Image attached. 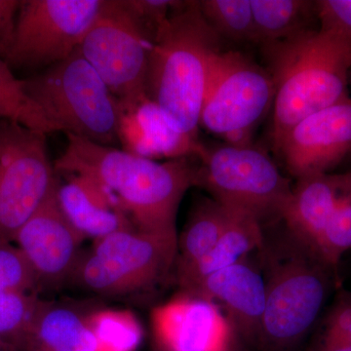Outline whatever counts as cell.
<instances>
[{"mask_svg":"<svg viewBox=\"0 0 351 351\" xmlns=\"http://www.w3.org/2000/svg\"><path fill=\"white\" fill-rule=\"evenodd\" d=\"M55 161L58 174L86 176L107 189L138 230L178 235L176 217L184 193L195 186V156L164 162L66 135Z\"/></svg>","mask_w":351,"mask_h":351,"instance_id":"obj_1","label":"cell"},{"mask_svg":"<svg viewBox=\"0 0 351 351\" xmlns=\"http://www.w3.org/2000/svg\"><path fill=\"white\" fill-rule=\"evenodd\" d=\"M221 41L199 1H179L152 43L147 95L176 130L191 138H198L210 64Z\"/></svg>","mask_w":351,"mask_h":351,"instance_id":"obj_2","label":"cell"},{"mask_svg":"<svg viewBox=\"0 0 351 351\" xmlns=\"http://www.w3.org/2000/svg\"><path fill=\"white\" fill-rule=\"evenodd\" d=\"M276 86L274 147L302 119L348 98L351 43L339 34L307 29L263 48Z\"/></svg>","mask_w":351,"mask_h":351,"instance_id":"obj_3","label":"cell"},{"mask_svg":"<svg viewBox=\"0 0 351 351\" xmlns=\"http://www.w3.org/2000/svg\"><path fill=\"white\" fill-rule=\"evenodd\" d=\"M29 98L66 135L119 147V99L80 50L24 80Z\"/></svg>","mask_w":351,"mask_h":351,"instance_id":"obj_4","label":"cell"},{"mask_svg":"<svg viewBox=\"0 0 351 351\" xmlns=\"http://www.w3.org/2000/svg\"><path fill=\"white\" fill-rule=\"evenodd\" d=\"M292 237L290 249L267 254V304L258 339L278 350L295 345L308 332L331 284V267Z\"/></svg>","mask_w":351,"mask_h":351,"instance_id":"obj_5","label":"cell"},{"mask_svg":"<svg viewBox=\"0 0 351 351\" xmlns=\"http://www.w3.org/2000/svg\"><path fill=\"white\" fill-rule=\"evenodd\" d=\"M177 256L178 235L120 230L82 250L71 282L101 297H125L165 278Z\"/></svg>","mask_w":351,"mask_h":351,"instance_id":"obj_6","label":"cell"},{"mask_svg":"<svg viewBox=\"0 0 351 351\" xmlns=\"http://www.w3.org/2000/svg\"><path fill=\"white\" fill-rule=\"evenodd\" d=\"M195 186L217 202L260 221L282 216L292 186L271 157L253 145H205L196 154Z\"/></svg>","mask_w":351,"mask_h":351,"instance_id":"obj_7","label":"cell"},{"mask_svg":"<svg viewBox=\"0 0 351 351\" xmlns=\"http://www.w3.org/2000/svg\"><path fill=\"white\" fill-rule=\"evenodd\" d=\"M276 86L267 69L235 51L212 60L199 127L230 145H251L256 127L274 108Z\"/></svg>","mask_w":351,"mask_h":351,"instance_id":"obj_8","label":"cell"},{"mask_svg":"<svg viewBox=\"0 0 351 351\" xmlns=\"http://www.w3.org/2000/svg\"><path fill=\"white\" fill-rule=\"evenodd\" d=\"M106 0L21 1L10 38L0 55L10 68H44L71 56Z\"/></svg>","mask_w":351,"mask_h":351,"instance_id":"obj_9","label":"cell"},{"mask_svg":"<svg viewBox=\"0 0 351 351\" xmlns=\"http://www.w3.org/2000/svg\"><path fill=\"white\" fill-rule=\"evenodd\" d=\"M46 137L17 122L0 120V242L14 241L56 188Z\"/></svg>","mask_w":351,"mask_h":351,"instance_id":"obj_10","label":"cell"},{"mask_svg":"<svg viewBox=\"0 0 351 351\" xmlns=\"http://www.w3.org/2000/svg\"><path fill=\"white\" fill-rule=\"evenodd\" d=\"M152 40L124 4L106 0L77 48L119 101L147 94Z\"/></svg>","mask_w":351,"mask_h":351,"instance_id":"obj_11","label":"cell"},{"mask_svg":"<svg viewBox=\"0 0 351 351\" xmlns=\"http://www.w3.org/2000/svg\"><path fill=\"white\" fill-rule=\"evenodd\" d=\"M56 189L14 239L31 265L40 291L57 290L71 282L85 240L62 213Z\"/></svg>","mask_w":351,"mask_h":351,"instance_id":"obj_12","label":"cell"},{"mask_svg":"<svg viewBox=\"0 0 351 351\" xmlns=\"http://www.w3.org/2000/svg\"><path fill=\"white\" fill-rule=\"evenodd\" d=\"M295 178L329 174L351 156V98L308 115L276 147Z\"/></svg>","mask_w":351,"mask_h":351,"instance_id":"obj_13","label":"cell"},{"mask_svg":"<svg viewBox=\"0 0 351 351\" xmlns=\"http://www.w3.org/2000/svg\"><path fill=\"white\" fill-rule=\"evenodd\" d=\"M152 327L160 351H234L232 325L214 302L184 294L156 307Z\"/></svg>","mask_w":351,"mask_h":351,"instance_id":"obj_14","label":"cell"},{"mask_svg":"<svg viewBox=\"0 0 351 351\" xmlns=\"http://www.w3.org/2000/svg\"><path fill=\"white\" fill-rule=\"evenodd\" d=\"M117 137L119 147L151 160L196 156L201 142L176 130L147 94L119 100Z\"/></svg>","mask_w":351,"mask_h":351,"instance_id":"obj_15","label":"cell"},{"mask_svg":"<svg viewBox=\"0 0 351 351\" xmlns=\"http://www.w3.org/2000/svg\"><path fill=\"white\" fill-rule=\"evenodd\" d=\"M184 294L221 302L232 316L235 327L245 337L258 338L267 304V282L245 258L210 274Z\"/></svg>","mask_w":351,"mask_h":351,"instance_id":"obj_16","label":"cell"},{"mask_svg":"<svg viewBox=\"0 0 351 351\" xmlns=\"http://www.w3.org/2000/svg\"><path fill=\"white\" fill-rule=\"evenodd\" d=\"M58 174V173H57ZM56 197L62 213L84 239H103L136 228L110 193L86 176L59 174Z\"/></svg>","mask_w":351,"mask_h":351,"instance_id":"obj_17","label":"cell"},{"mask_svg":"<svg viewBox=\"0 0 351 351\" xmlns=\"http://www.w3.org/2000/svg\"><path fill=\"white\" fill-rule=\"evenodd\" d=\"M297 180L281 218L291 234L318 255L321 237L345 186V174L308 175Z\"/></svg>","mask_w":351,"mask_h":351,"instance_id":"obj_18","label":"cell"},{"mask_svg":"<svg viewBox=\"0 0 351 351\" xmlns=\"http://www.w3.org/2000/svg\"><path fill=\"white\" fill-rule=\"evenodd\" d=\"M230 219L213 249L193 265L177 269V280L184 293L193 290L210 274L243 260L248 254L263 247L261 221L242 210L230 208Z\"/></svg>","mask_w":351,"mask_h":351,"instance_id":"obj_19","label":"cell"},{"mask_svg":"<svg viewBox=\"0 0 351 351\" xmlns=\"http://www.w3.org/2000/svg\"><path fill=\"white\" fill-rule=\"evenodd\" d=\"M91 311L82 313L69 304L44 301L25 351H97L87 324Z\"/></svg>","mask_w":351,"mask_h":351,"instance_id":"obj_20","label":"cell"},{"mask_svg":"<svg viewBox=\"0 0 351 351\" xmlns=\"http://www.w3.org/2000/svg\"><path fill=\"white\" fill-rule=\"evenodd\" d=\"M230 219V209L213 198L196 200L189 219L178 235L176 270L193 265L209 253L218 243Z\"/></svg>","mask_w":351,"mask_h":351,"instance_id":"obj_21","label":"cell"},{"mask_svg":"<svg viewBox=\"0 0 351 351\" xmlns=\"http://www.w3.org/2000/svg\"><path fill=\"white\" fill-rule=\"evenodd\" d=\"M256 44L263 48L283 43L311 29L316 1L308 0H250ZM317 16V15H316Z\"/></svg>","mask_w":351,"mask_h":351,"instance_id":"obj_22","label":"cell"},{"mask_svg":"<svg viewBox=\"0 0 351 351\" xmlns=\"http://www.w3.org/2000/svg\"><path fill=\"white\" fill-rule=\"evenodd\" d=\"M87 324L96 339L97 351H136L142 343V326L131 311L95 309Z\"/></svg>","mask_w":351,"mask_h":351,"instance_id":"obj_23","label":"cell"},{"mask_svg":"<svg viewBox=\"0 0 351 351\" xmlns=\"http://www.w3.org/2000/svg\"><path fill=\"white\" fill-rule=\"evenodd\" d=\"M0 120L17 122L27 128L50 134L59 132L40 108L29 98L24 80L13 75L10 66L0 55Z\"/></svg>","mask_w":351,"mask_h":351,"instance_id":"obj_24","label":"cell"},{"mask_svg":"<svg viewBox=\"0 0 351 351\" xmlns=\"http://www.w3.org/2000/svg\"><path fill=\"white\" fill-rule=\"evenodd\" d=\"M43 300L34 293L0 291V339L14 351H25Z\"/></svg>","mask_w":351,"mask_h":351,"instance_id":"obj_25","label":"cell"},{"mask_svg":"<svg viewBox=\"0 0 351 351\" xmlns=\"http://www.w3.org/2000/svg\"><path fill=\"white\" fill-rule=\"evenodd\" d=\"M200 10L221 39L235 43H255L250 0H202Z\"/></svg>","mask_w":351,"mask_h":351,"instance_id":"obj_26","label":"cell"},{"mask_svg":"<svg viewBox=\"0 0 351 351\" xmlns=\"http://www.w3.org/2000/svg\"><path fill=\"white\" fill-rule=\"evenodd\" d=\"M343 193L318 244L319 257L332 270L338 267L343 254L351 249V172L345 174Z\"/></svg>","mask_w":351,"mask_h":351,"instance_id":"obj_27","label":"cell"},{"mask_svg":"<svg viewBox=\"0 0 351 351\" xmlns=\"http://www.w3.org/2000/svg\"><path fill=\"white\" fill-rule=\"evenodd\" d=\"M0 291L40 292L38 279L24 254L11 242H0Z\"/></svg>","mask_w":351,"mask_h":351,"instance_id":"obj_28","label":"cell"},{"mask_svg":"<svg viewBox=\"0 0 351 351\" xmlns=\"http://www.w3.org/2000/svg\"><path fill=\"white\" fill-rule=\"evenodd\" d=\"M145 34L154 43L159 29L167 22L179 1L175 0H123Z\"/></svg>","mask_w":351,"mask_h":351,"instance_id":"obj_29","label":"cell"},{"mask_svg":"<svg viewBox=\"0 0 351 351\" xmlns=\"http://www.w3.org/2000/svg\"><path fill=\"white\" fill-rule=\"evenodd\" d=\"M320 29L339 34L351 43V0L316 1Z\"/></svg>","mask_w":351,"mask_h":351,"instance_id":"obj_30","label":"cell"},{"mask_svg":"<svg viewBox=\"0 0 351 351\" xmlns=\"http://www.w3.org/2000/svg\"><path fill=\"white\" fill-rule=\"evenodd\" d=\"M325 334L341 339L351 350V295L343 294L328 315Z\"/></svg>","mask_w":351,"mask_h":351,"instance_id":"obj_31","label":"cell"},{"mask_svg":"<svg viewBox=\"0 0 351 351\" xmlns=\"http://www.w3.org/2000/svg\"><path fill=\"white\" fill-rule=\"evenodd\" d=\"M20 4L18 0H0V50L12 34Z\"/></svg>","mask_w":351,"mask_h":351,"instance_id":"obj_32","label":"cell"},{"mask_svg":"<svg viewBox=\"0 0 351 351\" xmlns=\"http://www.w3.org/2000/svg\"><path fill=\"white\" fill-rule=\"evenodd\" d=\"M314 351H351L350 346L343 343L341 339L330 336V335H323L319 345Z\"/></svg>","mask_w":351,"mask_h":351,"instance_id":"obj_33","label":"cell"},{"mask_svg":"<svg viewBox=\"0 0 351 351\" xmlns=\"http://www.w3.org/2000/svg\"><path fill=\"white\" fill-rule=\"evenodd\" d=\"M0 351H14L10 346H7L1 339H0Z\"/></svg>","mask_w":351,"mask_h":351,"instance_id":"obj_34","label":"cell"},{"mask_svg":"<svg viewBox=\"0 0 351 351\" xmlns=\"http://www.w3.org/2000/svg\"><path fill=\"white\" fill-rule=\"evenodd\" d=\"M350 78H351V73H350Z\"/></svg>","mask_w":351,"mask_h":351,"instance_id":"obj_35","label":"cell"},{"mask_svg":"<svg viewBox=\"0 0 351 351\" xmlns=\"http://www.w3.org/2000/svg\"><path fill=\"white\" fill-rule=\"evenodd\" d=\"M235 351H239V350H235Z\"/></svg>","mask_w":351,"mask_h":351,"instance_id":"obj_36","label":"cell"}]
</instances>
